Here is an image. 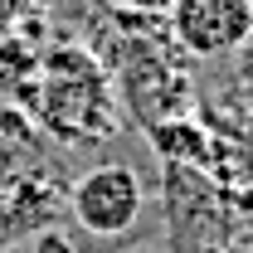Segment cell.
<instances>
[{"instance_id": "1", "label": "cell", "mask_w": 253, "mask_h": 253, "mask_svg": "<svg viewBox=\"0 0 253 253\" xmlns=\"http://www.w3.org/2000/svg\"><path fill=\"white\" fill-rule=\"evenodd\" d=\"M73 219L83 234L93 239H122L131 234V224L141 219V205H146V185L141 175L122 166V161H107V166H93L73 180Z\"/></svg>"}, {"instance_id": "2", "label": "cell", "mask_w": 253, "mask_h": 253, "mask_svg": "<svg viewBox=\"0 0 253 253\" xmlns=\"http://www.w3.org/2000/svg\"><path fill=\"white\" fill-rule=\"evenodd\" d=\"M166 20L190 54L219 59L253 39V0H175Z\"/></svg>"}, {"instance_id": "3", "label": "cell", "mask_w": 253, "mask_h": 253, "mask_svg": "<svg viewBox=\"0 0 253 253\" xmlns=\"http://www.w3.org/2000/svg\"><path fill=\"white\" fill-rule=\"evenodd\" d=\"M15 20H20V0H0V39H10Z\"/></svg>"}, {"instance_id": "4", "label": "cell", "mask_w": 253, "mask_h": 253, "mask_svg": "<svg viewBox=\"0 0 253 253\" xmlns=\"http://www.w3.org/2000/svg\"><path fill=\"white\" fill-rule=\"evenodd\" d=\"M122 5H131V10H146V15H166L175 0H122Z\"/></svg>"}, {"instance_id": "5", "label": "cell", "mask_w": 253, "mask_h": 253, "mask_svg": "<svg viewBox=\"0 0 253 253\" xmlns=\"http://www.w3.org/2000/svg\"><path fill=\"white\" fill-rule=\"evenodd\" d=\"M5 234H10V229H5V219H0V244H5Z\"/></svg>"}]
</instances>
